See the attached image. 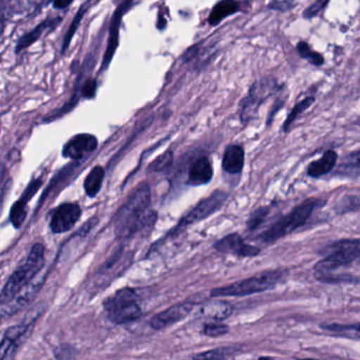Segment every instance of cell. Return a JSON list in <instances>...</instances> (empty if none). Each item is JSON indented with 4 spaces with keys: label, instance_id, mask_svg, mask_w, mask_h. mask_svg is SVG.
<instances>
[{
    "label": "cell",
    "instance_id": "obj_1",
    "mask_svg": "<svg viewBox=\"0 0 360 360\" xmlns=\"http://www.w3.org/2000/svg\"><path fill=\"white\" fill-rule=\"evenodd\" d=\"M151 191L148 184H142L126 200L115 218V233L117 239H128L141 229L157 220V214L149 210Z\"/></svg>",
    "mask_w": 360,
    "mask_h": 360
},
{
    "label": "cell",
    "instance_id": "obj_2",
    "mask_svg": "<svg viewBox=\"0 0 360 360\" xmlns=\"http://www.w3.org/2000/svg\"><path fill=\"white\" fill-rule=\"evenodd\" d=\"M45 265V248L43 244L33 245L26 262L16 269L0 292V304H11L22 290L33 281Z\"/></svg>",
    "mask_w": 360,
    "mask_h": 360
},
{
    "label": "cell",
    "instance_id": "obj_3",
    "mask_svg": "<svg viewBox=\"0 0 360 360\" xmlns=\"http://www.w3.org/2000/svg\"><path fill=\"white\" fill-rule=\"evenodd\" d=\"M283 277L284 271L282 269H271V271H263L254 277L235 282L231 285L214 288L210 295L214 298L216 297L248 296V295L273 290L283 279Z\"/></svg>",
    "mask_w": 360,
    "mask_h": 360
},
{
    "label": "cell",
    "instance_id": "obj_4",
    "mask_svg": "<svg viewBox=\"0 0 360 360\" xmlns=\"http://www.w3.org/2000/svg\"><path fill=\"white\" fill-rule=\"evenodd\" d=\"M316 205H317V202L313 199L303 202L290 214L282 217L279 220L276 221L269 229H267L260 236L261 241L263 243H274L281 238L290 235L292 231L300 229L309 220V217L311 216L314 210H315Z\"/></svg>",
    "mask_w": 360,
    "mask_h": 360
},
{
    "label": "cell",
    "instance_id": "obj_5",
    "mask_svg": "<svg viewBox=\"0 0 360 360\" xmlns=\"http://www.w3.org/2000/svg\"><path fill=\"white\" fill-rule=\"evenodd\" d=\"M328 255L315 265L317 279L332 274L340 267L347 266L359 258V240H342L326 248Z\"/></svg>",
    "mask_w": 360,
    "mask_h": 360
},
{
    "label": "cell",
    "instance_id": "obj_6",
    "mask_svg": "<svg viewBox=\"0 0 360 360\" xmlns=\"http://www.w3.org/2000/svg\"><path fill=\"white\" fill-rule=\"evenodd\" d=\"M283 88V85L278 84L277 79L273 77H263L255 82L250 86L248 96L240 102L239 113L241 121L248 123L254 119L263 103L271 96L280 94Z\"/></svg>",
    "mask_w": 360,
    "mask_h": 360
},
{
    "label": "cell",
    "instance_id": "obj_7",
    "mask_svg": "<svg viewBox=\"0 0 360 360\" xmlns=\"http://www.w3.org/2000/svg\"><path fill=\"white\" fill-rule=\"evenodd\" d=\"M138 295L131 288H123L107 299L104 307L109 319L115 324L136 321L142 316Z\"/></svg>",
    "mask_w": 360,
    "mask_h": 360
},
{
    "label": "cell",
    "instance_id": "obj_8",
    "mask_svg": "<svg viewBox=\"0 0 360 360\" xmlns=\"http://www.w3.org/2000/svg\"><path fill=\"white\" fill-rule=\"evenodd\" d=\"M227 198H229V195L224 191H214L210 197L198 203V205L195 206L193 210L181 220V222L179 223V227H186L188 225L200 222V221L205 220L208 217L212 216L214 212L222 208V206L226 202Z\"/></svg>",
    "mask_w": 360,
    "mask_h": 360
},
{
    "label": "cell",
    "instance_id": "obj_9",
    "mask_svg": "<svg viewBox=\"0 0 360 360\" xmlns=\"http://www.w3.org/2000/svg\"><path fill=\"white\" fill-rule=\"evenodd\" d=\"M132 5V0H124L121 5L117 6L111 18L110 29H109L108 41H107L106 52L103 56L102 67L101 71L108 69L109 65L112 62L115 51L119 47L120 29H121L122 20L124 15L127 13Z\"/></svg>",
    "mask_w": 360,
    "mask_h": 360
},
{
    "label": "cell",
    "instance_id": "obj_10",
    "mask_svg": "<svg viewBox=\"0 0 360 360\" xmlns=\"http://www.w3.org/2000/svg\"><path fill=\"white\" fill-rule=\"evenodd\" d=\"M82 216L79 204L64 203L56 208L52 216L50 227L54 233H64L70 231Z\"/></svg>",
    "mask_w": 360,
    "mask_h": 360
},
{
    "label": "cell",
    "instance_id": "obj_11",
    "mask_svg": "<svg viewBox=\"0 0 360 360\" xmlns=\"http://www.w3.org/2000/svg\"><path fill=\"white\" fill-rule=\"evenodd\" d=\"M214 248L223 254L235 255L242 258H250L260 254V250L258 248L246 244L241 236L238 233H231L222 238L214 244Z\"/></svg>",
    "mask_w": 360,
    "mask_h": 360
},
{
    "label": "cell",
    "instance_id": "obj_12",
    "mask_svg": "<svg viewBox=\"0 0 360 360\" xmlns=\"http://www.w3.org/2000/svg\"><path fill=\"white\" fill-rule=\"evenodd\" d=\"M98 146V139L94 134H77L65 144L63 155L68 159L81 160L94 153Z\"/></svg>",
    "mask_w": 360,
    "mask_h": 360
},
{
    "label": "cell",
    "instance_id": "obj_13",
    "mask_svg": "<svg viewBox=\"0 0 360 360\" xmlns=\"http://www.w3.org/2000/svg\"><path fill=\"white\" fill-rule=\"evenodd\" d=\"M193 304L191 302L178 303L172 305L169 309L161 311L153 316L150 320V326L153 330H163V328L178 323L187 317L193 311Z\"/></svg>",
    "mask_w": 360,
    "mask_h": 360
},
{
    "label": "cell",
    "instance_id": "obj_14",
    "mask_svg": "<svg viewBox=\"0 0 360 360\" xmlns=\"http://www.w3.org/2000/svg\"><path fill=\"white\" fill-rule=\"evenodd\" d=\"M214 176V167L210 158L200 157L193 161L188 170L187 183L191 186L208 184Z\"/></svg>",
    "mask_w": 360,
    "mask_h": 360
},
{
    "label": "cell",
    "instance_id": "obj_15",
    "mask_svg": "<svg viewBox=\"0 0 360 360\" xmlns=\"http://www.w3.org/2000/svg\"><path fill=\"white\" fill-rule=\"evenodd\" d=\"M245 153L240 145H229L222 159L223 170L229 174H238L243 170Z\"/></svg>",
    "mask_w": 360,
    "mask_h": 360
},
{
    "label": "cell",
    "instance_id": "obj_16",
    "mask_svg": "<svg viewBox=\"0 0 360 360\" xmlns=\"http://www.w3.org/2000/svg\"><path fill=\"white\" fill-rule=\"evenodd\" d=\"M338 155L334 150H328L317 161L311 162L307 167V176L311 178H321L330 174L336 166Z\"/></svg>",
    "mask_w": 360,
    "mask_h": 360
},
{
    "label": "cell",
    "instance_id": "obj_17",
    "mask_svg": "<svg viewBox=\"0 0 360 360\" xmlns=\"http://www.w3.org/2000/svg\"><path fill=\"white\" fill-rule=\"evenodd\" d=\"M60 22H62V18H58L56 20H45V22H41V24L37 25L33 30H31L30 32L26 33L24 37H22L18 39V45H16L15 48L16 53H20V52L24 51L27 48L32 46L35 41H37L41 39V35H43V33L45 32L48 28L56 26V25Z\"/></svg>",
    "mask_w": 360,
    "mask_h": 360
},
{
    "label": "cell",
    "instance_id": "obj_18",
    "mask_svg": "<svg viewBox=\"0 0 360 360\" xmlns=\"http://www.w3.org/2000/svg\"><path fill=\"white\" fill-rule=\"evenodd\" d=\"M240 11V3L237 0H221L214 5L208 16V24L217 26L223 20Z\"/></svg>",
    "mask_w": 360,
    "mask_h": 360
},
{
    "label": "cell",
    "instance_id": "obj_19",
    "mask_svg": "<svg viewBox=\"0 0 360 360\" xmlns=\"http://www.w3.org/2000/svg\"><path fill=\"white\" fill-rule=\"evenodd\" d=\"M233 309L231 303L225 301H210L201 307V314L208 319L222 321L231 317Z\"/></svg>",
    "mask_w": 360,
    "mask_h": 360
},
{
    "label": "cell",
    "instance_id": "obj_20",
    "mask_svg": "<svg viewBox=\"0 0 360 360\" xmlns=\"http://www.w3.org/2000/svg\"><path fill=\"white\" fill-rule=\"evenodd\" d=\"M105 178V169L102 166H96L90 170L84 184L85 193L88 197L94 198L102 188L103 181Z\"/></svg>",
    "mask_w": 360,
    "mask_h": 360
},
{
    "label": "cell",
    "instance_id": "obj_21",
    "mask_svg": "<svg viewBox=\"0 0 360 360\" xmlns=\"http://www.w3.org/2000/svg\"><path fill=\"white\" fill-rule=\"evenodd\" d=\"M322 330L326 332L336 334V336L345 337V338L355 339L359 340V324H323Z\"/></svg>",
    "mask_w": 360,
    "mask_h": 360
},
{
    "label": "cell",
    "instance_id": "obj_22",
    "mask_svg": "<svg viewBox=\"0 0 360 360\" xmlns=\"http://www.w3.org/2000/svg\"><path fill=\"white\" fill-rule=\"evenodd\" d=\"M337 174L352 178L359 176V150H356L345 158V161L339 165Z\"/></svg>",
    "mask_w": 360,
    "mask_h": 360
},
{
    "label": "cell",
    "instance_id": "obj_23",
    "mask_svg": "<svg viewBox=\"0 0 360 360\" xmlns=\"http://www.w3.org/2000/svg\"><path fill=\"white\" fill-rule=\"evenodd\" d=\"M314 102H315V98H313V96H307L304 100L297 103L294 108H292V110L290 111V115H288V119L284 122L283 126H282L283 131L288 132V130L290 129V127H292L294 122L298 119L299 115H302L305 110H307V109L314 104Z\"/></svg>",
    "mask_w": 360,
    "mask_h": 360
},
{
    "label": "cell",
    "instance_id": "obj_24",
    "mask_svg": "<svg viewBox=\"0 0 360 360\" xmlns=\"http://www.w3.org/2000/svg\"><path fill=\"white\" fill-rule=\"evenodd\" d=\"M87 6H82V7L79 8V12H77V15L73 18L72 22H71L70 27H69L68 31H67L66 37H65L64 44H63V54L67 51L69 46H70L71 41H72L73 37H75V33H77L82 20H83L84 15L87 13Z\"/></svg>",
    "mask_w": 360,
    "mask_h": 360
},
{
    "label": "cell",
    "instance_id": "obj_25",
    "mask_svg": "<svg viewBox=\"0 0 360 360\" xmlns=\"http://www.w3.org/2000/svg\"><path fill=\"white\" fill-rule=\"evenodd\" d=\"M27 204H28V202L20 198L12 206L11 212H10V220H11V223L15 229L22 227L25 220H26L27 214H28V212H27Z\"/></svg>",
    "mask_w": 360,
    "mask_h": 360
},
{
    "label": "cell",
    "instance_id": "obj_26",
    "mask_svg": "<svg viewBox=\"0 0 360 360\" xmlns=\"http://www.w3.org/2000/svg\"><path fill=\"white\" fill-rule=\"evenodd\" d=\"M297 51H298L299 56H300L301 58H304V60L311 63L314 66L319 67L324 64L323 56L318 53V52L314 51L304 41H300V43L297 45Z\"/></svg>",
    "mask_w": 360,
    "mask_h": 360
},
{
    "label": "cell",
    "instance_id": "obj_27",
    "mask_svg": "<svg viewBox=\"0 0 360 360\" xmlns=\"http://www.w3.org/2000/svg\"><path fill=\"white\" fill-rule=\"evenodd\" d=\"M238 349L235 347H218V349H210V351L204 352L199 355L193 356V358L198 359H222V358H229L237 353Z\"/></svg>",
    "mask_w": 360,
    "mask_h": 360
},
{
    "label": "cell",
    "instance_id": "obj_28",
    "mask_svg": "<svg viewBox=\"0 0 360 360\" xmlns=\"http://www.w3.org/2000/svg\"><path fill=\"white\" fill-rule=\"evenodd\" d=\"M174 163V153L172 150H167L163 155H160L153 163L149 165V172H161L169 168Z\"/></svg>",
    "mask_w": 360,
    "mask_h": 360
},
{
    "label": "cell",
    "instance_id": "obj_29",
    "mask_svg": "<svg viewBox=\"0 0 360 360\" xmlns=\"http://www.w3.org/2000/svg\"><path fill=\"white\" fill-rule=\"evenodd\" d=\"M269 212V207H261L255 210V212L250 214V218H248V229H250V231H256V229L264 222Z\"/></svg>",
    "mask_w": 360,
    "mask_h": 360
},
{
    "label": "cell",
    "instance_id": "obj_30",
    "mask_svg": "<svg viewBox=\"0 0 360 360\" xmlns=\"http://www.w3.org/2000/svg\"><path fill=\"white\" fill-rule=\"evenodd\" d=\"M18 343L5 337L0 342V359H10L15 356Z\"/></svg>",
    "mask_w": 360,
    "mask_h": 360
},
{
    "label": "cell",
    "instance_id": "obj_31",
    "mask_svg": "<svg viewBox=\"0 0 360 360\" xmlns=\"http://www.w3.org/2000/svg\"><path fill=\"white\" fill-rule=\"evenodd\" d=\"M229 328L225 324L208 323L204 328V334L208 337H221L229 333Z\"/></svg>",
    "mask_w": 360,
    "mask_h": 360
},
{
    "label": "cell",
    "instance_id": "obj_32",
    "mask_svg": "<svg viewBox=\"0 0 360 360\" xmlns=\"http://www.w3.org/2000/svg\"><path fill=\"white\" fill-rule=\"evenodd\" d=\"M30 326L31 324L24 323L20 324V326H12L6 332L5 337L18 342L28 332V328H30Z\"/></svg>",
    "mask_w": 360,
    "mask_h": 360
},
{
    "label": "cell",
    "instance_id": "obj_33",
    "mask_svg": "<svg viewBox=\"0 0 360 360\" xmlns=\"http://www.w3.org/2000/svg\"><path fill=\"white\" fill-rule=\"evenodd\" d=\"M328 0H316L313 5L309 6L307 10H305L303 16L305 18H313L317 16L318 14L321 13L323 11L324 8L328 6Z\"/></svg>",
    "mask_w": 360,
    "mask_h": 360
},
{
    "label": "cell",
    "instance_id": "obj_34",
    "mask_svg": "<svg viewBox=\"0 0 360 360\" xmlns=\"http://www.w3.org/2000/svg\"><path fill=\"white\" fill-rule=\"evenodd\" d=\"M77 102H79V96H77V94H75V96L71 98V100L69 101L67 104L64 105V107H63L62 109H60L56 115L48 117V120H49V121H54V120L63 117V115H66V113L70 112V111L77 106Z\"/></svg>",
    "mask_w": 360,
    "mask_h": 360
},
{
    "label": "cell",
    "instance_id": "obj_35",
    "mask_svg": "<svg viewBox=\"0 0 360 360\" xmlns=\"http://www.w3.org/2000/svg\"><path fill=\"white\" fill-rule=\"evenodd\" d=\"M96 89H98V83H96V79H90L86 82L85 85L83 86V89H82V94H83L84 98H88V100H91L96 96Z\"/></svg>",
    "mask_w": 360,
    "mask_h": 360
},
{
    "label": "cell",
    "instance_id": "obj_36",
    "mask_svg": "<svg viewBox=\"0 0 360 360\" xmlns=\"http://www.w3.org/2000/svg\"><path fill=\"white\" fill-rule=\"evenodd\" d=\"M41 186V179H37V180L32 181V182L29 184V186L27 187L25 193H22V199L26 200L27 202L30 201L32 199L33 195L37 193L39 188Z\"/></svg>",
    "mask_w": 360,
    "mask_h": 360
},
{
    "label": "cell",
    "instance_id": "obj_37",
    "mask_svg": "<svg viewBox=\"0 0 360 360\" xmlns=\"http://www.w3.org/2000/svg\"><path fill=\"white\" fill-rule=\"evenodd\" d=\"M284 105V100H282V98H278L277 101H276L275 105H274L273 108H271V113H269V120H267V124H271V121H273L274 117H275L276 113L278 112V111L280 110V109L283 107Z\"/></svg>",
    "mask_w": 360,
    "mask_h": 360
},
{
    "label": "cell",
    "instance_id": "obj_38",
    "mask_svg": "<svg viewBox=\"0 0 360 360\" xmlns=\"http://www.w3.org/2000/svg\"><path fill=\"white\" fill-rule=\"evenodd\" d=\"M72 3L73 0H53V8L58 10H65Z\"/></svg>",
    "mask_w": 360,
    "mask_h": 360
}]
</instances>
